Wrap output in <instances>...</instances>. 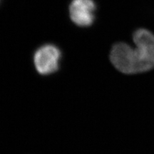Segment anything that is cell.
Wrapping results in <instances>:
<instances>
[{
  "instance_id": "1",
  "label": "cell",
  "mask_w": 154,
  "mask_h": 154,
  "mask_svg": "<svg viewBox=\"0 0 154 154\" xmlns=\"http://www.w3.org/2000/svg\"><path fill=\"white\" fill-rule=\"evenodd\" d=\"M135 48L124 42L113 46L110 60L117 70L126 74H140L154 69V34L140 28L133 34Z\"/></svg>"
},
{
  "instance_id": "2",
  "label": "cell",
  "mask_w": 154,
  "mask_h": 154,
  "mask_svg": "<svg viewBox=\"0 0 154 154\" xmlns=\"http://www.w3.org/2000/svg\"><path fill=\"white\" fill-rule=\"evenodd\" d=\"M61 51L59 48L51 44L41 46L34 54V64L38 74L47 76L57 72L59 69Z\"/></svg>"
},
{
  "instance_id": "3",
  "label": "cell",
  "mask_w": 154,
  "mask_h": 154,
  "mask_svg": "<svg viewBox=\"0 0 154 154\" xmlns=\"http://www.w3.org/2000/svg\"><path fill=\"white\" fill-rule=\"evenodd\" d=\"M96 5L94 0H72L69 5V17L80 27L91 26L96 18Z\"/></svg>"
}]
</instances>
